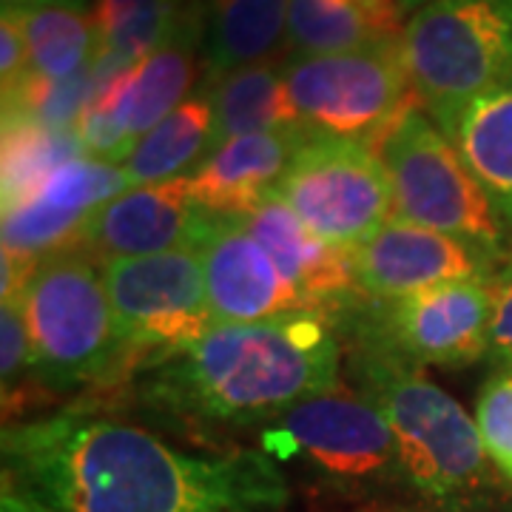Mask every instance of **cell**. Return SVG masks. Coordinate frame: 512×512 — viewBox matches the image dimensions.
<instances>
[{"instance_id": "52a82bcc", "label": "cell", "mask_w": 512, "mask_h": 512, "mask_svg": "<svg viewBox=\"0 0 512 512\" xmlns=\"http://www.w3.org/2000/svg\"><path fill=\"white\" fill-rule=\"evenodd\" d=\"M282 74L302 126L373 148L416 103L404 69L402 37L342 55H293Z\"/></svg>"}, {"instance_id": "9c48e42d", "label": "cell", "mask_w": 512, "mask_h": 512, "mask_svg": "<svg viewBox=\"0 0 512 512\" xmlns=\"http://www.w3.org/2000/svg\"><path fill=\"white\" fill-rule=\"evenodd\" d=\"M103 279L123 350L154 353L148 362L191 345L217 325L194 248L106 259Z\"/></svg>"}, {"instance_id": "4dcf8cb0", "label": "cell", "mask_w": 512, "mask_h": 512, "mask_svg": "<svg viewBox=\"0 0 512 512\" xmlns=\"http://www.w3.org/2000/svg\"><path fill=\"white\" fill-rule=\"evenodd\" d=\"M0 512H52L46 510V507H40L35 501H29V498H23L15 490H9V487H3V493H0Z\"/></svg>"}, {"instance_id": "7c38bea8", "label": "cell", "mask_w": 512, "mask_h": 512, "mask_svg": "<svg viewBox=\"0 0 512 512\" xmlns=\"http://www.w3.org/2000/svg\"><path fill=\"white\" fill-rule=\"evenodd\" d=\"M359 291L370 302H396L421 291L490 279L493 262L461 239L393 217L350 251Z\"/></svg>"}, {"instance_id": "83f0119b", "label": "cell", "mask_w": 512, "mask_h": 512, "mask_svg": "<svg viewBox=\"0 0 512 512\" xmlns=\"http://www.w3.org/2000/svg\"><path fill=\"white\" fill-rule=\"evenodd\" d=\"M32 367V342L26 328V313L23 302L18 299H3L0 305V376L3 390L9 393L12 384L23 376V370Z\"/></svg>"}, {"instance_id": "6da1fadb", "label": "cell", "mask_w": 512, "mask_h": 512, "mask_svg": "<svg viewBox=\"0 0 512 512\" xmlns=\"http://www.w3.org/2000/svg\"><path fill=\"white\" fill-rule=\"evenodd\" d=\"M3 487L52 512H282L291 498L265 450L183 453L92 413L6 427Z\"/></svg>"}, {"instance_id": "e0dca14e", "label": "cell", "mask_w": 512, "mask_h": 512, "mask_svg": "<svg viewBox=\"0 0 512 512\" xmlns=\"http://www.w3.org/2000/svg\"><path fill=\"white\" fill-rule=\"evenodd\" d=\"M242 222L311 311L330 316L362 296L350 251L316 237L282 200H265Z\"/></svg>"}, {"instance_id": "d6986e66", "label": "cell", "mask_w": 512, "mask_h": 512, "mask_svg": "<svg viewBox=\"0 0 512 512\" xmlns=\"http://www.w3.org/2000/svg\"><path fill=\"white\" fill-rule=\"evenodd\" d=\"M402 9L367 0H291L288 46L296 57L342 55L402 37Z\"/></svg>"}, {"instance_id": "7a4b0ae2", "label": "cell", "mask_w": 512, "mask_h": 512, "mask_svg": "<svg viewBox=\"0 0 512 512\" xmlns=\"http://www.w3.org/2000/svg\"><path fill=\"white\" fill-rule=\"evenodd\" d=\"M146 399L174 416L214 424L274 421L293 404L336 390L339 342L322 311L251 325H214L148 362Z\"/></svg>"}, {"instance_id": "4316f807", "label": "cell", "mask_w": 512, "mask_h": 512, "mask_svg": "<svg viewBox=\"0 0 512 512\" xmlns=\"http://www.w3.org/2000/svg\"><path fill=\"white\" fill-rule=\"evenodd\" d=\"M476 424L487 458L512 484V367H501L481 387L476 404Z\"/></svg>"}, {"instance_id": "ac0fdd59", "label": "cell", "mask_w": 512, "mask_h": 512, "mask_svg": "<svg viewBox=\"0 0 512 512\" xmlns=\"http://www.w3.org/2000/svg\"><path fill=\"white\" fill-rule=\"evenodd\" d=\"M197 43H200V18L197 12H191L160 49H154L131 72L114 80L106 92H100L114 100L117 114L134 143H140L151 128L163 123L171 111L188 100L185 94L194 80Z\"/></svg>"}, {"instance_id": "f1b7e54d", "label": "cell", "mask_w": 512, "mask_h": 512, "mask_svg": "<svg viewBox=\"0 0 512 512\" xmlns=\"http://www.w3.org/2000/svg\"><path fill=\"white\" fill-rule=\"evenodd\" d=\"M490 356L498 365L512 367V256L490 276Z\"/></svg>"}, {"instance_id": "4fadbf2b", "label": "cell", "mask_w": 512, "mask_h": 512, "mask_svg": "<svg viewBox=\"0 0 512 512\" xmlns=\"http://www.w3.org/2000/svg\"><path fill=\"white\" fill-rule=\"evenodd\" d=\"M194 251L200 256L208 308L217 325H251L311 311L242 220L208 214Z\"/></svg>"}, {"instance_id": "ba28073f", "label": "cell", "mask_w": 512, "mask_h": 512, "mask_svg": "<svg viewBox=\"0 0 512 512\" xmlns=\"http://www.w3.org/2000/svg\"><path fill=\"white\" fill-rule=\"evenodd\" d=\"M274 197L316 237L345 251L393 220V188L376 148L316 131L293 154Z\"/></svg>"}, {"instance_id": "3957f363", "label": "cell", "mask_w": 512, "mask_h": 512, "mask_svg": "<svg viewBox=\"0 0 512 512\" xmlns=\"http://www.w3.org/2000/svg\"><path fill=\"white\" fill-rule=\"evenodd\" d=\"M356 376L367 402L382 413L399 450L402 478L421 495L467 507L493 490L490 458L476 419L419 367L359 348Z\"/></svg>"}, {"instance_id": "ffe728a7", "label": "cell", "mask_w": 512, "mask_h": 512, "mask_svg": "<svg viewBox=\"0 0 512 512\" xmlns=\"http://www.w3.org/2000/svg\"><path fill=\"white\" fill-rule=\"evenodd\" d=\"M205 94L214 109V148L234 137L302 126L293 111L285 74L274 63H256L211 77Z\"/></svg>"}, {"instance_id": "d6a6232c", "label": "cell", "mask_w": 512, "mask_h": 512, "mask_svg": "<svg viewBox=\"0 0 512 512\" xmlns=\"http://www.w3.org/2000/svg\"><path fill=\"white\" fill-rule=\"evenodd\" d=\"M3 3V12H9V9H26V6H35L40 0H0Z\"/></svg>"}, {"instance_id": "2e32d148", "label": "cell", "mask_w": 512, "mask_h": 512, "mask_svg": "<svg viewBox=\"0 0 512 512\" xmlns=\"http://www.w3.org/2000/svg\"><path fill=\"white\" fill-rule=\"evenodd\" d=\"M311 134V128L293 126L220 143L188 177L191 200L211 217L245 220L274 197L293 154Z\"/></svg>"}, {"instance_id": "44dd1931", "label": "cell", "mask_w": 512, "mask_h": 512, "mask_svg": "<svg viewBox=\"0 0 512 512\" xmlns=\"http://www.w3.org/2000/svg\"><path fill=\"white\" fill-rule=\"evenodd\" d=\"M453 143L512 234V80L464 109Z\"/></svg>"}, {"instance_id": "836d02e7", "label": "cell", "mask_w": 512, "mask_h": 512, "mask_svg": "<svg viewBox=\"0 0 512 512\" xmlns=\"http://www.w3.org/2000/svg\"><path fill=\"white\" fill-rule=\"evenodd\" d=\"M367 3H373V6H399L396 0H367Z\"/></svg>"}, {"instance_id": "5bb4252c", "label": "cell", "mask_w": 512, "mask_h": 512, "mask_svg": "<svg viewBox=\"0 0 512 512\" xmlns=\"http://www.w3.org/2000/svg\"><path fill=\"white\" fill-rule=\"evenodd\" d=\"M128 188L126 168L86 154L69 160L29 200L3 211V251L43 259L55 251L80 248L94 211Z\"/></svg>"}, {"instance_id": "484cf974", "label": "cell", "mask_w": 512, "mask_h": 512, "mask_svg": "<svg viewBox=\"0 0 512 512\" xmlns=\"http://www.w3.org/2000/svg\"><path fill=\"white\" fill-rule=\"evenodd\" d=\"M83 154L74 131L3 120V211L29 200L60 165Z\"/></svg>"}, {"instance_id": "9a60e30c", "label": "cell", "mask_w": 512, "mask_h": 512, "mask_svg": "<svg viewBox=\"0 0 512 512\" xmlns=\"http://www.w3.org/2000/svg\"><path fill=\"white\" fill-rule=\"evenodd\" d=\"M205 222L208 214L191 200L188 177L137 185L94 211L80 248L106 259L185 251L197 248Z\"/></svg>"}, {"instance_id": "30bf717a", "label": "cell", "mask_w": 512, "mask_h": 512, "mask_svg": "<svg viewBox=\"0 0 512 512\" xmlns=\"http://www.w3.org/2000/svg\"><path fill=\"white\" fill-rule=\"evenodd\" d=\"M487 282L467 279L396 302H373L359 319V342L413 367L478 362L490 353Z\"/></svg>"}, {"instance_id": "603a6c76", "label": "cell", "mask_w": 512, "mask_h": 512, "mask_svg": "<svg viewBox=\"0 0 512 512\" xmlns=\"http://www.w3.org/2000/svg\"><path fill=\"white\" fill-rule=\"evenodd\" d=\"M291 0H214L208 29V74L265 63L288 37Z\"/></svg>"}, {"instance_id": "cb8c5ba5", "label": "cell", "mask_w": 512, "mask_h": 512, "mask_svg": "<svg viewBox=\"0 0 512 512\" xmlns=\"http://www.w3.org/2000/svg\"><path fill=\"white\" fill-rule=\"evenodd\" d=\"M214 148V109L208 94L188 97L163 123L148 131L126 160L131 188L177 180L185 168L205 160Z\"/></svg>"}, {"instance_id": "d4e9b609", "label": "cell", "mask_w": 512, "mask_h": 512, "mask_svg": "<svg viewBox=\"0 0 512 512\" xmlns=\"http://www.w3.org/2000/svg\"><path fill=\"white\" fill-rule=\"evenodd\" d=\"M194 9L185 0H97V52L140 63L160 49Z\"/></svg>"}, {"instance_id": "8fae6325", "label": "cell", "mask_w": 512, "mask_h": 512, "mask_svg": "<svg viewBox=\"0 0 512 512\" xmlns=\"http://www.w3.org/2000/svg\"><path fill=\"white\" fill-rule=\"evenodd\" d=\"M265 450L305 456L333 481L365 484L402 476L393 430L365 396L339 387L293 404L265 430Z\"/></svg>"}, {"instance_id": "277c9868", "label": "cell", "mask_w": 512, "mask_h": 512, "mask_svg": "<svg viewBox=\"0 0 512 512\" xmlns=\"http://www.w3.org/2000/svg\"><path fill=\"white\" fill-rule=\"evenodd\" d=\"M419 106L453 140L458 117L512 80V0H430L402 32Z\"/></svg>"}, {"instance_id": "1f68e13d", "label": "cell", "mask_w": 512, "mask_h": 512, "mask_svg": "<svg viewBox=\"0 0 512 512\" xmlns=\"http://www.w3.org/2000/svg\"><path fill=\"white\" fill-rule=\"evenodd\" d=\"M399 3V9H402V15L404 12H419L421 6H427L430 0H396Z\"/></svg>"}, {"instance_id": "f546056e", "label": "cell", "mask_w": 512, "mask_h": 512, "mask_svg": "<svg viewBox=\"0 0 512 512\" xmlns=\"http://www.w3.org/2000/svg\"><path fill=\"white\" fill-rule=\"evenodd\" d=\"M29 69H32V60H29V43L23 35L20 15L15 9L3 12V18H0V83H3V92H9Z\"/></svg>"}, {"instance_id": "7402d4cb", "label": "cell", "mask_w": 512, "mask_h": 512, "mask_svg": "<svg viewBox=\"0 0 512 512\" xmlns=\"http://www.w3.org/2000/svg\"><path fill=\"white\" fill-rule=\"evenodd\" d=\"M15 12L29 43L32 72L69 80L92 66L97 57V29L86 0H40Z\"/></svg>"}, {"instance_id": "5b68a950", "label": "cell", "mask_w": 512, "mask_h": 512, "mask_svg": "<svg viewBox=\"0 0 512 512\" xmlns=\"http://www.w3.org/2000/svg\"><path fill=\"white\" fill-rule=\"evenodd\" d=\"M376 154L393 188V217L461 239L490 262L504 256L507 225L419 100L384 131Z\"/></svg>"}, {"instance_id": "8992f818", "label": "cell", "mask_w": 512, "mask_h": 512, "mask_svg": "<svg viewBox=\"0 0 512 512\" xmlns=\"http://www.w3.org/2000/svg\"><path fill=\"white\" fill-rule=\"evenodd\" d=\"M20 302L32 370L52 387L103 382L126 362L106 279L89 251L66 248L43 256Z\"/></svg>"}]
</instances>
